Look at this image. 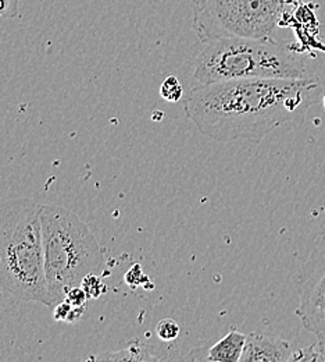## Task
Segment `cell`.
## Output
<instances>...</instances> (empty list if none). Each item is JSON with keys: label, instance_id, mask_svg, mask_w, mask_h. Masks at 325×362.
<instances>
[{"label": "cell", "instance_id": "obj_9", "mask_svg": "<svg viewBox=\"0 0 325 362\" xmlns=\"http://www.w3.org/2000/svg\"><path fill=\"white\" fill-rule=\"evenodd\" d=\"M92 361H163L164 357L156 356L153 349L138 339L128 343L127 347L117 351H106L103 354H97L90 357Z\"/></svg>", "mask_w": 325, "mask_h": 362}, {"label": "cell", "instance_id": "obj_6", "mask_svg": "<svg viewBox=\"0 0 325 362\" xmlns=\"http://www.w3.org/2000/svg\"><path fill=\"white\" fill-rule=\"evenodd\" d=\"M299 296L296 315L316 337V349L325 361V227L295 277Z\"/></svg>", "mask_w": 325, "mask_h": 362}, {"label": "cell", "instance_id": "obj_2", "mask_svg": "<svg viewBox=\"0 0 325 362\" xmlns=\"http://www.w3.org/2000/svg\"><path fill=\"white\" fill-rule=\"evenodd\" d=\"M0 287L18 300L51 307L41 205L30 198H16L0 205Z\"/></svg>", "mask_w": 325, "mask_h": 362}, {"label": "cell", "instance_id": "obj_13", "mask_svg": "<svg viewBox=\"0 0 325 362\" xmlns=\"http://www.w3.org/2000/svg\"><path fill=\"white\" fill-rule=\"evenodd\" d=\"M81 287L85 290V293L88 294V298H99L104 291H106V286L103 284L102 279L99 277V274L92 273V274H88L82 283H81Z\"/></svg>", "mask_w": 325, "mask_h": 362}, {"label": "cell", "instance_id": "obj_11", "mask_svg": "<svg viewBox=\"0 0 325 362\" xmlns=\"http://www.w3.org/2000/svg\"><path fill=\"white\" fill-rule=\"evenodd\" d=\"M160 96L171 103L181 100L184 96V88L181 81L176 76L167 77L160 87Z\"/></svg>", "mask_w": 325, "mask_h": 362}, {"label": "cell", "instance_id": "obj_14", "mask_svg": "<svg viewBox=\"0 0 325 362\" xmlns=\"http://www.w3.org/2000/svg\"><path fill=\"white\" fill-rule=\"evenodd\" d=\"M67 303H70L73 307H85L88 298V294L85 293V290L81 286L73 287L68 290V293L66 294L64 298Z\"/></svg>", "mask_w": 325, "mask_h": 362}, {"label": "cell", "instance_id": "obj_8", "mask_svg": "<svg viewBox=\"0 0 325 362\" xmlns=\"http://www.w3.org/2000/svg\"><path fill=\"white\" fill-rule=\"evenodd\" d=\"M246 334L231 329L227 336L219 340L206 351V361L240 362L245 349Z\"/></svg>", "mask_w": 325, "mask_h": 362}, {"label": "cell", "instance_id": "obj_4", "mask_svg": "<svg viewBox=\"0 0 325 362\" xmlns=\"http://www.w3.org/2000/svg\"><path fill=\"white\" fill-rule=\"evenodd\" d=\"M306 66L292 46L277 40L223 38L197 56L193 78L213 84L245 78H306Z\"/></svg>", "mask_w": 325, "mask_h": 362}, {"label": "cell", "instance_id": "obj_12", "mask_svg": "<svg viewBox=\"0 0 325 362\" xmlns=\"http://www.w3.org/2000/svg\"><path fill=\"white\" fill-rule=\"evenodd\" d=\"M156 333L163 341H174L180 334V325L171 317H164L157 323Z\"/></svg>", "mask_w": 325, "mask_h": 362}, {"label": "cell", "instance_id": "obj_17", "mask_svg": "<svg viewBox=\"0 0 325 362\" xmlns=\"http://www.w3.org/2000/svg\"><path fill=\"white\" fill-rule=\"evenodd\" d=\"M324 109H325V95H324Z\"/></svg>", "mask_w": 325, "mask_h": 362}, {"label": "cell", "instance_id": "obj_7", "mask_svg": "<svg viewBox=\"0 0 325 362\" xmlns=\"http://www.w3.org/2000/svg\"><path fill=\"white\" fill-rule=\"evenodd\" d=\"M292 356V346L288 340L253 332L246 336L240 362H289Z\"/></svg>", "mask_w": 325, "mask_h": 362}, {"label": "cell", "instance_id": "obj_3", "mask_svg": "<svg viewBox=\"0 0 325 362\" xmlns=\"http://www.w3.org/2000/svg\"><path fill=\"white\" fill-rule=\"evenodd\" d=\"M42 245L51 307L92 273H102L104 258L92 230L71 211L41 205Z\"/></svg>", "mask_w": 325, "mask_h": 362}, {"label": "cell", "instance_id": "obj_15", "mask_svg": "<svg viewBox=\"0 0 325 362\" xmlns=\"http://www.w3.org/2000/svg\"><path fill=\"white\" fill-rule=\"evenodd\" d=\"M20 0H0V17L16 18L20 16Z\"/></svg>", "mask_w": 325, "mask_h": 362}, {"label": "cell", "instance_id": "obj_1", "mask_svg": "<svg viewBox=\"0 0 325 362\" xmlns=\"http://www.w3.org/2000/svg\"><path fill=\"white\" fill-rule=\"evenodd\" d=\"M324 96L317 80L245 78L199 84L185 99V113L214 141L260 142L286 123H303Z\"/></svg>", "mask_w": 325, "mask_h": 362}, {"label": "cell", "instance_id": "obj_10", "mask_svg": "<svg viewBox=\"0 0 325 362\" xmlns=\"http://www.w3.org/2000/svg\"><path fill=\"white\" fill-rule=\"evenodd\" d=\"M84 314H85V307H73L70 303L64 300L54 305L53 317L54 320H59V322L74 323L84 317Z\"/></svg>", "mask_w": 325, "mask_h": 362}, {"label": "cell", "instance_id": "obj_16", "mask_svg": "<svg viewBox=\"0 0 325 362\" xmlns=\"http://www.w3.org/2000/svg\"><path fill=\"white\" fill-rule=\"evenodd\" d=\"M145 279H147V277L143 274V272L140 269V265H134L125 274V281L131 287L143 286V280Z\"/></svg>", "mask_w": 325, "mask_h": 362}, {"label": "cell", "instance_id": "obj_5", "mask_svg": "<svg viewBox=\"0 0 325 362\" xmlns=\"http://www.w3.org/2000/svg\"><path fill=\"white\" fill-rule=\"evenodd\" d=\"M288 0H193L192 28L200 42L276 40Z\"/></svg>", "mask_w": 325, "mask_h": 362}]
</instances>
